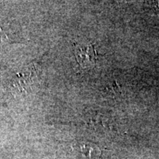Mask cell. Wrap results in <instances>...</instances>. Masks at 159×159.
I'll return each instance as SVG.
<instances>
[{
	"instance_id": "6da1fadb",
	"label": "cell",
	"mask_w": 159,
	"mask_h": 159,
	"mask_svg": "<svg viewBox=\"0 0 159 159\" xmlns=\"http://www.w3.org/2000/svg\"><path fill=\"white\" fill-rule=\"evenodd\" d=\"M75 57L77 63L83 68H91L97 60V53L92 44H80L75 47Z\"/></svg>"
}]
</instances>
